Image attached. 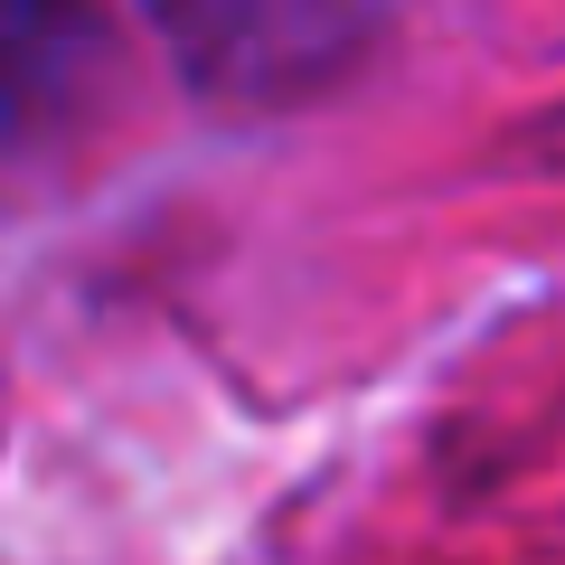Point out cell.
<instances>
[{
    "instance_id": "cell-1",
    "label": "cell",
    "mask_w": 565,
    "mask_h": 565,
    "mask_svg": "<svg viewBox=\"0 0 565 565\" xmlns=\"http://www.w3.org/2000/svg\"><path fill=\"white\" fill-rule=\"evenodd\" d=\"M95 57V10L85 0H0V114H39Z\"/></svg>"
}]
</instances>
